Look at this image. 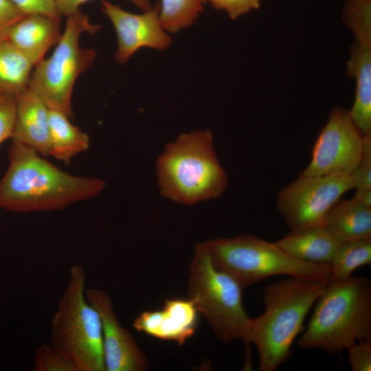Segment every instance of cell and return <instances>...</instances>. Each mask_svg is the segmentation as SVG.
I'll use <instances>...</instances> for the list:
<instances>
[{
    "label": "cell",
    "instance_id": "6da1fadb",
    "mask_svg": "<svg viewBox=\"0 0 371 371\" xmlns=\"http://www.w3.org/2000/svg\"><path fill=\"white\" fill-rule=\"evenodd\" d=\"M9 166L0 181V208L19 213L53 211L89 200L104 181L66 172L30 147L12 142Z\"/></svg>",
    "mask_w": 371,
    "mask_h": 371
},
{
    "label": "cell",
    "instance_id": "7a4b0ae2",
    "mask_svg": "<svg viewBox=\"0 0 371 371\" xmlns=\"http://www.w3.org/2000/svg\"><path fill=\"white\" fill-rule=\"evenodd\" d=\"M328 283L291 277L268 285L265 311L251 318L245 341L258 352L260 371H275L292 355L291 347L304 319Z\"/></svg>",
    "mask_w": 371,
    "mask_h": 371
},
{
    "label": "cell",
    "instance_id": "3957f363",
    "mask_svg": "<svg viewBox=\"0 0 371 371\" xmlns=\"http://www.w3.org/2000/svg\"><path fill=\"white\" fill-rule=\"evenodd\" d=\"M161 195L175 203L194 205L220 197L228 184L210 130H194L168 143L156 163Z\"/></svg>",
    "mask_w": 371,
    "mask_h": 371
},
{
    "label": "cell",
    "instance_id": "277c9868",
    "mask_svg": "<svg viewBox=\"0 0 371 371\" xmlns=\"http://www.w3.org/2000/svg\"><path fill=\"white\" fill-rule=\"evenodd\" d=\"M315 304L298 340L300 348L337 355L357 341L371 339V283L367 278L331 282Z\"/></svg>",
    "mask_w": 371,
    "mask_h": 371
},
{
    "label": "cell",
    "instance_id": "5b68a950",
    "mask_svg": "<svg viewBox=\"0 0 371 371\" xmlns=\"http://www.w3.org/2000/svg\"><path fill=\"white\" fill-rule=\"evenodd\" d=\"M86 273L71 267L67 285L52 318L50 344L76 371H105L100 315L86 297Z\"/></svg>",
    "mask_w": 371,
    "mask_h": 371
},
{
    "label": "cell",
    "instance_id": "8992f818",
    "mask_svg": "<svg viewBox=\"0 0 371 371\" xmlns=\"http://www.w3.org/2000/svg\"><path fill=\"white\" fill-rule=\"evenodd\" d=\"M205 243L214 264L234 277L243 287L276 276L331 282L330 264L296 259L276 242L244 234L215 238Z\"/></svg>",
    "mask_w": 371,
    "mask_h": 371
},
{
    "label": "cell",
    "instance_id": "52a82bcc",
    "mask_svg": "<svg viewBox=\"0 0 371 371\" xmlns=\"http://www.w3.org/2000/svg\"><path fill=\"white\" fill-rule=\"evenodd\" d=\"M188 294L221 341L245 339L251 318L243 306V286L214 264L205 243L194 248Z\"/></svg>",
    "mask_w": 371,
    "mask_h": 371
},
{
    "label": "cell",
    "instance_id": "ba28073f",
    "mask_svg": "<svg viewBox=\"0 0 371 371\" xmlns=\"http://www.w3.org/2000/svg\"><path fill=\"white\" fill-rule=\"evenodd\" d=\"M67 17L64 32L53 54L34 66L29 87L49 109L73 119L71 102L75 82L96 58L95 49L80 47V37L85 32L95 34L101 26L92 24L80 10Z\"/></svg>",
    "mask_w": 371,
    "mask_h": 371
},
{
    "label": "cell",
    "instance_id": "9c48e42d",
    "mask_svg": "<svg viewBox=\"0 0 371 371\" xmlns=\"http://www.w3.org/2000/svg\"><path fill=\"white\" fill-rule=\"evenodd\" d=\"M353 188L349 175H302L277 194V207L291 230L322 225L328 212Z\"/></svg>",
    "mask_w": 371,
    "mask_h": 371
},
{
    "label": "cell",
    "instance_id": "30bf717a",
    "mask_svg": "<svg viewBox=\"0 0 371 371\" xmlns=\"http://www.w3.org/2000/svg\"><path fill=\"white\" fill-rule=\"evenodd\" d=\"M364 135L348 111L335 107L315 140L302 175H350L362 150Z\"/></svg>",
    "mask_w": 371,
    "mask_h": 371
},
{
    "label": "cell",
    "instance_id": "8fae6325",
    "mask_svg": "<svg viewBox=\"0 0 371 371\" xmlns=\"http://www.w3.org/2000/svg\"><path fill=\"white\" fill-rule=\"evenodd\" d=\"M101 10L111 21L117 34V48L115 60L126 63L139 49L157 50L168 49L172 38L162 25L159 5L157 4L142 14H133L103 0Z\"/></svg>",
    "mask_w": 371,
    "mask_h": 371
},
{
    "label": "cell",
    "instance_id": "7c38bea8",
    "mask_svg": "<svg viewBox=\"0 0 371 371\" xmlns=\"http://www.w3.org/2000/svg\"><path fill=\"white\" fill-rule=\"evenodd\" d=\"M86 297L101 319L106 370H145L148 367L146 357L133 335L120 323L109 295L99 289H88Z\"/></svg>",
    "mask_w": 371,
    "mask_h": 371
},
{
    "label": "cell",
    "instance_id": "4fadbf2b",
    "mask_svg": "<svg viewBox=\"0 0 371 371\" xmlns=\"http://www.w3.org/2000/svg\"><path fill=\"white\" fill-rule=\"evenodd\" d=\"M198 315L199 311L192 300L167 299L161 310L141 313L133 326L136 330L157 339L183 345L195 333Z\"/></svg>",
    "mask_w": 371,
    "mask_h": 371
},
{
    "label": "cell",
    "instance_id": "5bb4252c",
    "mask_svg": "<svg viewBox=\"0 0 371 371\" xmlns=\"http://www.w3.org/2000/svg\"><path fill=\"white\" fill-rule=\"evenodd\" d=\"M15 98V120L10 138L45 157L49 156V108L30 87Z\"/></svg>",
    "mask_w": 371,
    "mask_h": 371
},
{
    "label": "cell",
    "instance_id": "9a60e30c",
    "mask_svg": "<svg viewBox=\"0 0 371 371\" xmlns=\"http://www.w3.org/2000/svg\"><path fill=\"white\" fill-rule=\"evenodd\" d=\"M61 35L59 19L41 14H26L10 27L5 38L34 67L57 45Z\"/></svg>",
    "mask_w": 371,
    "mask_h": 371
},
{
    "label": "cell",
    "instance_id": "2e32d148",
    "mask_svg": "<svg viewBox=\"0 0 371 371\" xmlns=\"http://www.w3.org/2000/svg\"><path fill=\"white\" fill-rule=\"evenodd\" d=\"M355 80V95L349 115L364 136L371 135V47L353 44L346 64Z\"/></svg>",
    "mask_w": 371,
    "mask_h": 371
},
{
    "label": "cell",
    "instance_id": "e0dca14e",
    "mask_svg": "<svg viewBox=\"0 0 371 371\" xmlns=\"http://www.w3.org/2000/svg\"><path fill=\"white\" fill-rule=\"evenodd\" d=\"M276 243L296 259L328 264L340 245L322 224L291 230Z\"/></svg>",
    "mask_w": 371,
    "mask_h": 371
},
{
    "label": "cell",
    "instance_id": "ac0fdd59",
    "mask_svg": "<svg viewBox=\"0 0 371 371\" xmlns=\"http://www.w3.org/2000/svg\"><path fill=\"white\" fill-rule=\"evenodd\" d=\"M322 225L339 244L371 238V207L352 198L340 199L328 212Z\"/></svg>",
    "mask_w": 371,
    "mask_h": 371
},
{
    "label": "cell",
    "instance_id": "d6986e66",
    "mask_svg": "<svg viewBox=\"0 0 371 371\" xmlns=\"http://www.w3.org/2000/svg\"><path fill=\"white\" fill-rule=\"evenodd\" d=\"M69 120L65 113L49 109V155L66 164L89 146V135Z\"/></svg>",
    "mask_w": 371,
    "mask_h": 371
},
{
    "label": "cell",
    "instance_id": "ffe728a7",
    "mask_svg": "<svg viewBox=\"0 0 371 371\" xmlns=\"http://www.w3.org/2000/svg\"><path fill=\"white\" fill-rule=\"evenodd\" d=\"M33 67L7 38H0V93L16 97L27 89Z\"/></svg>",
    "mask_w": 371,
    "mask_h": 371
},
{
    "label": "cell",
    "instance_id": "44dd1931",
    "mask_svg": "<svg viewBox=\"0 0 371 371\" xmlns=\"http://www.w3.org/2000/svg\"><path fill=\"white\" fill-rule=\"evenodd\" d=\"M331 282L348 280L357 269L371 265V238H363L339 245L332 261Z\"/></svg>",
    "mask_w": 371,
    "mask_h": 371
},
{
    "label": "cell",
    "instance_id": "7402d4cb",
    "mask_svg": "<svg viewBox=\"0 0 371 371\" xmlns=\"http://www.w3.org/2000/svg\"><path fill=\"white\" fill-rule=\"evenodd\" d=\"M203 8L200 0H161L159 17L168 32L176 33L192 25Z\"/></svg>",
    "mask_w": 371,
    "mask_h": 371
},
{
    "label": "cell",
    "instance_id": "603a6c76",
    "mask_svg": "<svg viewBox=\"0 0 371 371\" xmlns=\"http://www.w3.org/2000/svg\"><path fill=\"white\" fill-rule=\"evenodd\" d=\"M343 18L354 43L371 46V0H346Z\"/></svg>",
    "mask_w": 371,
    "mask_h": 371
},
{
    "label": "cell",
    "instance_id": "cb8c5ba5",
    "mask_svg": "<svg viewBox=\"0 0 371 371\" xmlns=\"http://www.w3.org/2000/svg\"><path fill=\"white\" fill-rule=\"evenodd\" d=\"M34 371H76L71 362L51 344H41L35 350Z\"/></svg>",
    "mask_w": 371,
    "mask_h": 371
},
{
    "label": "cell",
    "instance_id": "d4e9b609",
    "mask_svg": "<svg viewBox=\"0 0 371 371\" xmlns=\"http://www.w3.org/2000/svg\"><path fill=\"white\" fill-rule=\"evenodd\" d=\"M349 176L353 188H371V135L364 137L360 158Z\"/></svg>",
    "mask_w": 371,
    "mask_h": 371
},
{
    "label": "cell",
    "instance_id": "484cf974",
    "mask_svg": "<svg viewBox=\"0 0 371 371\" xmlns=\"http://www.w3.org/2000/svg\"><path fill=\"white\" fill-rule=\"evenodd\" d=\"M346 350L352 371L371 370V339L357 341Z\"/></svg>",
    "mask_w": 371,
    "mask_h": 371
},
{
    "label": "cell",
    "instance_id": "4316f807",
    "mask_svg": "<svg viewBox=\"0 0 371 371\" xmlns=\"http://www.w3.org/2000/svg\"><path fill=\"white\" fill-rule=\"evenodd\" d=\"M15 113L16 98L0 93V145L11 137Z\"/></svg>",
    "mask_w": 371,
    "mask_h": 371
},
{
    "label": "cell",
    "instance_id": "83f0119b",
    "mask_svg": "<svg viewBox=\"0 0 371 371\" xmlns=\"http://www.w3.org/2000/svg\"><path fill=\"white\" fill-rule=\"evenodd\" d=\"M212 6L225 11L232 19H236L260 8L261 0H206Z\"/></svg>",
    "mask_w": 371,
    "mask_h": 371
},
{
    "label": "cell",
    "instance_id": "f1b7e54d",
    "mask_svg": "<svg viewBox=\"0 0 371 371\" xmlns=\"http://www.w3.org/2000/svg\"><path fill=\"white\" fill-rule=\"evenodd\" d=\"M25 14H41L60 19L56 0H12Z\"/></svg>",
    "mask_w": 371,
    "mask_h": 371
},
{
    "label": "cell",
    "instance_id": "f546056e",
    "mask_svg": "<svg viewBox=\"0 0 371 371\" xmlns=\"http://www.w3.org/2000/svg\"><path fill=\"white\" fill-rule=\"evenodd\" d=\"M24 14L12 0H0V38H4Z\"/></svg>",
    "mask_w": 371,
    "mask_h": 371
},
{
    "label": "cell",
    "instance_id": "4dcf8cb0",
    "mask_svg": "<svg viewBox=\"0 0 371 371\" xmlns=\"http://www.w3.org/2000/svg\"><path fill=\"white\" fill-rule=\"evenodd\" d=\"M91 0H56L57 9L61 16H68L78 10L84 3ZM142 11H147L153 8L150 0H129Z\"/></svg>",
    "mask_w": 371,
    "mask_h": 371
},
{
    "label": "cell",
    "instance_id": "1f68e13d",
    "mask_svg": "<svg viewBox=\"0 0 371 371\" xmlns=\"http://www.w3.org/2000/svg\"><path fill=\"white\" fill-rule=\"evenodd\" d=\"M356 191L352 196L358 203L371 207V188L355 189Z\"/></svg>",
    "mask_w": 371,
    "mask_h": 371
},
{
    "label": "cell",
    "instance_id": "d6a6232c",
    "mask_svg": "<svg viewBox=\"0 0 371 371\" xmlns=\"http://www.w3.org/2000/svg\"><path fill=\"white\" fill-rule=\"evenodd\" d=\"M200 1H201L203 3L206 2V0H200Z\"/></svg>",
    "mask_w": 371,
    "mask_h": 371
}]
</instances>
